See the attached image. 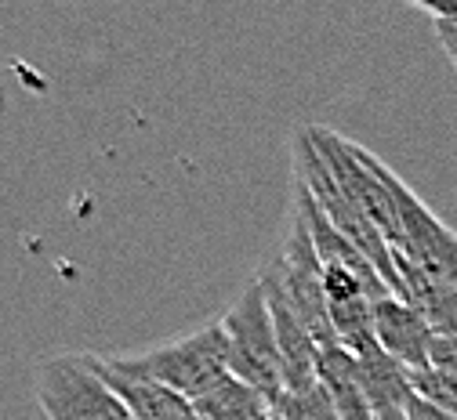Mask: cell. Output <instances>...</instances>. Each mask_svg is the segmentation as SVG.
<instances>
[{
    "label": "cell",
    "mask_w": 457,
    "mask_h": 420,
    "mask_svg": "<svg viewBox=\"0 0 457 420\" xmlns=\"http://www.w3.org/2000/svg\"><path fill=\"white\" fill-rule=\"evenodd\" d=\"M102 363L131 381H149L196 402L228 377V344L221 323H207L175 341L153 344L135 355H102Z\"/></svg>",
    "instance_id": "1"
},
{
    "label": "cell",
    "mask_w": 457,
    "mask_h": 420,
    "mask_svg": "<svg viewBox=\"0 0 457 420\" xmlns=\"http://www.w3.org/2000/svg\"><path fill=\"white\" fill-rule=\"evenodd\" d=\"M37 402L47 420H135L124 399L105 384L95 355L66 351L37 366Z\"/></svg>",
    "instance_id": "2"
},
{
    "label": "cell",
    "mask_w": 457,
    "mask_h": 420,
    "mask_svg": "<svg viewBox=\"0 0 457 420\" xmlns=\"http://www.w3.org/2000/svg\"><path fill=\"white\" fill-rule=\"evenodd\" d=\"M225 344H228V374L251 384L269 406L283 395V366H279V348H276V330H272V312L265 301V290L254 279L240 301L228 309L221 319Z\"/></svg>",
    "instance_id": "3"
},
{
    "label": "cell",
    "mask_w": 457,
    "mask_h": 420,
    "mask_svg": "<svg viewBox=\"0 0 457 420\" xmlns=\"http://www.w3.org/2000/svg\"><path fill=\"white\" fill-rule=\"evenodd\" d=\"M295 177L309 189V196L320 203V210L330 218V225L378 268V276L385 279L388 293L399 297V279H395V265H392L388 243L381 239V232L367 221V214L345 193H341V185L334 182V174L327 170V163L316 152V145H312V138H309L305 128L295 131Z\"/></svg>",
    "instance_id": "4"
},
{
    "label": "cell",
    "mask_w": 457,
    "mask_h": 420,
    "mask_svg": "<svg viewBox=\"0 0 457 420\" xmlns=\"http://www.w3.org/2000/svg\"><path fill=\"white\" fill-rule=\"evenodd\" d=\"M265 272L276 279V286L291 301L298 319L309 326L316 344L320 348L337 344L334 326H330V309H327V290H323V265H320L316 243L309 235V225L298 214L291 218V232H287V239H283L279 258Z\"/></svg>",
    "instance_id": "5"
},
{
    "label": "cell",
    "mask_w": 457,
    "mask_h": 420,
    "mask_svg": "<svg viewBox=\"0 0 457 420\" xmlns=\"http://www.w3.org/2000/svg\"><path fill=\"white\" fill-rule=\"evenodd\" d=\"M395 203H399V239L392 243V254L407 258L425 276L457 290V232L443 225L407 182H399Z\"/></svg>",
    "instance_id": "6"
},
{
    "label": "cell",
    "mask_w": 457,
    "mask_h": 420,
    "mask_svg": "<svg viewBox=\"0 0 457 420\" xmlns=\"http://www.w3.org/2000/svg\"><path fill=\"white\" fill-rule=\"evenodd\" d=\"M265 301L272 312V330H276V348H279V366H283V391H305L316 384V366H320V344L309 334V326L298 319L291 301L283 297L276 279L269 272L258 276Z\"/></svg>",
    "instance_id": "7"
},
{
    "label": "cell",
    "mask_w": 457,
    "mask_h": 420,
    "mask_svg": "<svg viewBox=\"0 0 457 420\" xmlns=\"http://www.w3.org/2000/svg\"><path fill=\"white\" fill-rule=\"evenodd\" d=\"M374 337L385 355H392L399 366L411 374L428 370V348L436 341L432 326L421 319V312L399 297H381L374 301Z\"/></svg>",
    "instance_id": "8"
},
{
    "label": "cell",
    "mask_w": 457,
    "mask_h": 420,
    "mask_svg": "<svg viewBox=\"0 0 457 420\" xmlns=\"http://www.w3.org/2000/svg\"><path fill=\"white\" fill-rule=\"evenodd\" d=\"M392 265H395V279H399V301L414 305L436 337L457 341V290L425 276L421 268H414L399 254H392Z\"/></svg>",
    "instance_id": "9"
},
{
    "label": "cell",
    "mask_w": 457,
    "mask_h": 420,
    "mask_svg": "<svg viewBox=\"0 0 457 420\" xmlns=\"http://www.w3.org/2000/svg\"><path fill=\"white\" fill-rule=\"evenodd\" d=\"M316 381L330 395L337 420H374V406H370V399L363 391V377H360V358L349 348H341V344L320 348Z\"/></svg>",
    "instance_id": "10"
},
{
    "label": "cell",
    "mask_w": 457,
    "mask_h": 420,
    "mask_svg": "<svg viewBox=\"0 0 457 420\" xmlns=\"http://www.w3.org/2000/svg\"><path fill=\"white\" fill-rule=\"evenodd\" d=\"M95 366H98V374L105 377V384L124 399V406L131 409L135 420H204V416L196 413V406H193L189 399H182L179 391L160 388V384H149V381H131V377L112 374V370L102 363V355H95Z\"/></svg>",
    "instance_id": "11"
},
{
    "label": "cell",
    "mask_w": 457,
    "mask_h": 420,
    "mask_svg": "<svg viewBox=\"0 0 457 420\" xmlns=\"http://www.w3.org/2000/svg\"><path fill=\"white\" fill-rule=\"evenodd\" d=\"M360 377H363V391L374 406V416L388 413V409H407L411 399L418 395L414 391V374L407 366H399L395 358L385 355L381 348L360 355Z\"/></svg>",
    "instance_id": "12"
},
{
    "label": "cell",
    "mask_w": 457,
    "mask_h": 420,
    "mask_svg": "<svg viewBox=\"0 0 457 420\" xmlns=\"http://www.w3.org/2000/svg\"><path fill=\"white\" fill-rule=\"evenodd\" d=\"M193 406L204 420H254V416L272 409L269 399H262L251 384H244L233 374H228L218 388H211L204 399H196Z\"/></svg>",
    "instance_id": "13"
},
{
    "label": "cell",
    "mask_w": 457,
    "mask_h": 420,
    "mask_svg": "<svg viewBox=\"0 0 457 420\" xmlns=\"http://www.w3.org/2000/svg\"><path fill=\"white\" fill-rule=\"evenodd\" d=\"M272 413L279 420H337V409H334V402L320 381L305 391H283L272 402Z\"/></svg>",
    "instance_id": "14"
},
{
    "label": "cell",
    "mask_w": 457,
    "mask_h": 420,
    "mask_svg": "<svg viewBox=\"0 0 457 420\" xmlns=\"http://www.w3.org/2000/svg\"><path fill=\"white\" fill-rule=\"evenodd\" d=\"M414 8H418L421 15L432 19V26H436V40H439V47L446 51L450 66L457 70V4H428V0H418Z\"/></svg>",
    "instance_id": "15"
},
{
    "label": "cell",
    "mask_w": 457,
    "mask_h": 420,
    "mask_svg": "<svg viewBox=\"0 0 457 420\" xmlns=\"http://www.w3.org/2000/svg\"><path fill=\"white\" fill-rule=\"evenodd\" d=\"M414 391L439 406L443 413L457 416V377H446V374H436V370H425V374H414Z\"/></svg>",
    "instance_id": "16"
},
{
    "label": "cell",
    "mask_w": 457,
    "mask_h": 420,
    "mask_svg": "<svg viewBox=\"0 0 457 420\" xmlns=\"http://www.w3.org/2000/svg\"><path fill=\"white\" fill-rule=\"evenodd\" d=\"M428 370L457 377V341L453 337H436L428 348Z\"/></svg>",
    "instance_id": "17"
},
{
    "label": "cell",
    "mask_w": 457,
    "mask_h": 420,
    "mask_svg": "<svg viewBox=\"0 0 457 420\" xmlns=\"http://www.w3.org/2000/svg\"><path fill=\"white\" fill-rule=\"evenodd\" d=\"M407 420H457V416H450V413H443L439 406H432V402H425L421 395H414L411 406H407Z\"/></svg>",
    "instance_id": "18"
}]
</instances>
